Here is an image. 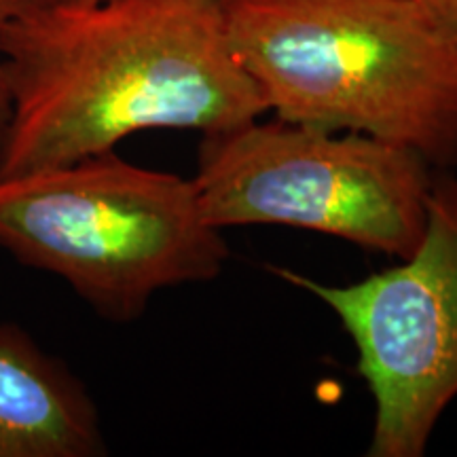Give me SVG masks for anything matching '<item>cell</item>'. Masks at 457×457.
I'll return each mask as SVG.
<instances>
[{"mask_svg": "<svg viewBox=\"0 0 457 457\" xmlns=\"http://www.w3.org/2000/svg\"><path fill=\"white\" fill-rule=\"evenodd\" d=\"M11 119L0 176L117 151L151 129L216 134L267 112L222 0L24 4L4 30Z\"/></svg>", "mask_w": 457, "mask_h": 457, "instance_id": "1", "label": "cell"}, {"mask_svg": "<svg viewBox=\"0 0 457 457\" xmlns=\"http://www.w3.org/2000/svg\"><path fill=\"white\" fill-rule=\"evenodd\" d=\"M276 119L358 131L457 170V43L411 0H222Z\"/></svg>", "mask_w": 457, "mask_h": 457, "instance_id": "2", "label": "cell"}, {"mask_svg": "<svg viewBox=\"0 0 457 457\" xmlns=\"http://www.w3.org/2000/svg\"><path fill=\"white\" fill-rule=\"evenodd\" d=\"M0 250L112 322L138 320L162 290L212 282L228 261L193 179L117 151L0 176Z\"/></svg>", "mask_w": 457, "mask_h": 457, "instance_id": "3", "label": "cell"}, {"mask_svg": "<svg viewBox=\"0 0 457 457\" xmlns=\"http://www.w3.org/2000/svg\"><path fill=\"white\" fill-rule=\"evenodd\" d=\"M432 176L424 157L373 136L254 119L204 136L193 182L220 231L290 227L398 261L424 236Z\"/></svg>", "mask_w": 457, "mask_h": 457, "instance_id": "4", "label": "cell"}, {"mask_svg": "<svg viewBox=\"0 0 457 457\" xmlns=\"http://www.w3.org/2000/svg\"><path fill=\"white\" fill-rule=\"evenodd\" d=\"M328 307L373 396L367 455L421 457L457 398V170H434L426 228L394 267L333 286L270 267Z\"/></svg>", "mask_w": 457, "mask_h": 457, "instance_id": "5", "label": "cell"}, {"mask_svg": "<svg viewBox=\"0 0 457 457\" xmlns=\"http://www.w3.org/2000/svg\"><path fill=\"white\" fill-rule=\"evenodd\" d=\"M106 453L87 387L30 333L0 322V457Z\"/></svg>", "mask_w": 457, "mask_h": 457, "instance_id": "6", "label": "cell"}, {"mask_svg": "<svg viewBox=\"0 0 457 457\" xmlns=\"http://www.w3.org/2000/svg\"><path fill=\"white\" fill-rule=\"evenodd\" d=\"M26 0H0V146H3L4 134H7L9 119H11V96L7 71H4V55H3V38L4 30L11 24V20L24 9Z\"/></svg>", "mask_w": 457, "mask_h": 457, "instance_id": "7", "label": "cell"}, {"mask_svg": "<svg viewBox=\"0 0 457 457\" xmlns=\"http://www.w3.org/2000/svg\"><path fill=\"white\" fill-rule=\"evenodd\" d=\"M457 43V0H411Z\"/></svg>", "mask_w": 457, "mask_h": 457, "instance_id": "8", "label": "cell"}, {"mask_svg": "<svg viewBox=\"0 0 457 457\" xmlns=\"http://www.w3.org/2000/svg\"><path fill=\"white\" fill-rule=\"evenodd\" d=\"M102 0H26V4L34 7H83V4H96Z\"/></svg>", "mask_w": 457, "mask_h": 457, "instance_id": "9", "label": "cell"}]
</instances>
